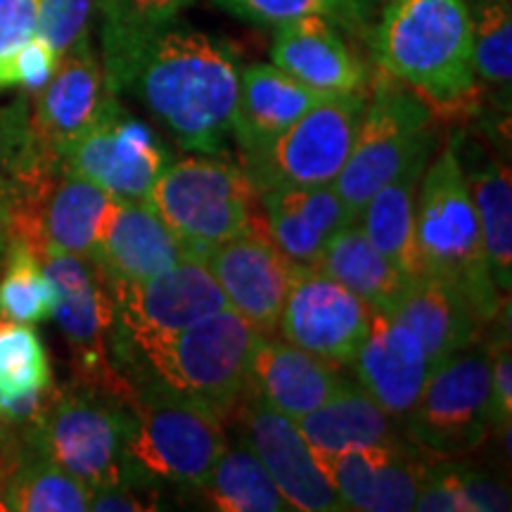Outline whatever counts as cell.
Returning <instances> with one entry per match:
<instances>
[{"instance_id": "6da1fadb", "label": "cell", "mask_w": 512, "mask_h": 512, "mask_svg": "<svg viewBox=\"0 0 512 512\" xmlns=\"http://www.w3.org/2000/svg\"><path fill=\"white\" fill-rule=\"evenodd\" d=\"M240 72V55L228 41L171 24L140 53L126 93L183 150L219 155L233 131Z\"/></svg>"}, {"instance_id": "7a4b0ae2", "label": "cell", "mask_w": 512, "mask_h": 512, "mask_svg": "<svg viewBox=\"0 0 512 512\" xmlns=\"http://www.w3.org/2000/svg\"><path fill=\"white\" fill-rule=\"evenodd\" d=\"M15 432L91 491L105 486L150 489L157 482L131 453L136 415L128 403L91 384L53 387L34 418Z\"/></svg>"}, {"instance_id": "3957f363", "label": "cell", "mask_w": 512, "mask_h": 512, "mask_svg": "<svg viewBox=\"0 0 512 512\" xmlns=\"http://www.w3.org/2000/svg\"><path fill=\"white\" fill-rule=\"evenodd\" d=\"M377 67L434 105L477 91L475 34L467 0H389L373 31Z\"/></svg>"}, {"instance_id": "277c9868", "label": "cell", "mask_w": 512, "mask_h": 512, "mask_svg": "<svg viewBox=\"0 0 512 512\" xmlns=\"http://www.w3.org/2000/svg\"><path fill=\"white\" fill-rule=\"evenodd\" d=\"M112 366L136 415L131 441L136 463L162 482L202 489L228 444L219 415L159 380L138 358H114Z\"/></svg>"}, {"instance_id": "5b68a950", "label": "cell", "mask_w": 512, "mask_h": 512, "mask_svg": "<svg viewBox=\"0 0 512 512\" xmlns=\"http://www.w3.org/2000/svg\"><path fill=\"white\" fill-rule=\"evenodd\" d=\"M418 278L446 280L470 299L482 323L501 311V292L491 278L482 228L456 143L422 174L415 200Z\"/></svg>"}, {"instance_id": "8992f818", "label": "cell", "mask_w": 512, "mask_h": 512, "mask_svg": "<svg viewBox=\"0 0 512 512\" xmlns=\"http://www.w3.org/2000/svg\"><path fill=\"white\" fill-rule=\"evenodd\" d=\"M259 332L240 313L223 309L176 335L143 344L112 337L110 356H133L159 380L209 406L219 418L240 406Z\"/></svg>"}, {"instance_id": "52a82bcc", "label": "cell", "mask_w": 512, "mask_h": 512, "mask_svg": "<svg viewBox=\"0 0 512 512\" xmlns=\"http://www.w3.org/2000/svg\"><path fill=\"white\" fill-rule=\"evenodd\" d=\"M192 256L254 228L256 190L240 164L188 157L169 164L150 200Z\"/></svg>"}, {"instance_id": "ba28073f", "label": "cell", "mask_w": 512, "mask_h": 512, "mask_svg": "<svg viewBox=\"0 0 512 512\" xmlns=\"http://www.w3.org/2000/svg\"><path fill=\"white\" fill-rule=\"evenodd\" d=\"M430 124L425 100L403 91L389 74L377 76L347 162L332 183L351 221H358L370 197L418 152L434 147Z\"/></svg>"}, {"instance_id": "9c48e42d", "label": "cell", "mask_w": 512, "mask_h": 512, "mask_svg": "<svg viewBox=\"0 0 512 512\" xmlns=\"http://www.w3.org/2000/svg\"><path fill=\"white\" fill-rule=\"evenodd\" d=\"M368 93H335L313 105L259 155L242 157L256 195L268 188H320L337 181L354 145Z\"/></svg>"}, {"instance_id": "30bf717a", "label": "cell", "mask_w": 512, "mask_h": 512, "mask_svg": "<svg viewBox=\"0 0 512 512\" xmlns=\"http://www.w3.org/2000/svg\"><path fill=\"white\" fill-rule=\"evenodd\" d=\"M489 347H465L432 368L408 413V432L425 451L456 458L482 446L491 430Z\"/></svg>"}, {"instance_id": "8fae6325", "label": "cell", "mask_w": 512, "mask_h": 512, "mask_svg": "<svg viewBox=\"0 0 512 512\" xmlns=\"http://www.w3.org/2000/svg\"><path fill=\"white\" fill-rule=\"evenodd\" d=\"M57 290L53 318L62 328L74 358L76 382L91 384L124 399L126 387L112 366L110 344L114 328V292L110 280L83 256L38 252Z\"/></svg>"}, {"instance_id": "7c38bea8", "label": "cell", "mask_w": 512, "mask_h": 512, "mask_svg": "<svg viewBox=\"0 0 512 512\" xmlns=\"http://www.w3.org/2000/svg\"><path fill=\"white\" fill-rule=\"evenodd\" d=\"M171 164L166 145L150 126L110 100L100 119L60 159V169L91 181L121 202H147Z\"/></svg>"}, {"instance_id": "4fadbf2b", "label": "cell", "mask_w": 512, "mask_h": 512, "mask_svg": "<svg viewBox=\"0 0 512 512\" xmlns=\"http://www.w3.org/2000/svg\"><path fill=\"white\" fill-rule=\"evenodd\" d=\"M112 337L143 344L176 335L228 309L221 285L200 256L185 254L174 266L131 285H112Z\"/></svg>"}, {"instance_id": "5bb4252c", "label": "cell", "mask_w": 512, "mask_h": 512, "mask_svg": "<svg viewBox=\"0 0 512 512\" xmlns=\"http://www.w3.org/2000/svg\"><path fill=\"white\" fill-rule=\"evenodd\" d=\"M373 309L318 268H299L287 292L278 328L285 342L309 354L351 366L366 339Z\"/></svg>"}, {"instance_id": "9a60e30c", "label": "cell", "mask_w": 512, "mask_h": 512, "mask_svg": "<svg viewBox=\"0 0 512 512\" xmlns=\"http://www.w3.org/2000/svg\"><path fill=\"white\" fill-rule=\"evenodd\" d=\"M114 197L86 178L57 169L27 207L12 214V238L34 252L53 249L93 261Z\"/></svg>"}, {"instance_id": "2e32d148", "label": "cell", "mask_w": 512, "mask_h": 512, "mask_svg": "<svg viewBox=\"0 0 512 512\" xmlns=\"http://www.w3.org/2000/svg\"><path fill=\"white\" fill-rule=\"evenodd\" d=\"M242 437L264 463L278 491L299 512H339L344 508L335 486L320 470L297 422L268 406L259 396L240 401Z\"/></svg>"}, {"instance_id": "e0dca14e", "label": "cell", "mask_w": 512, "mask_h": 512, "mask_svg": "<svg viewBox=\"0 0 512 512\" xmlns=\"http://www.w3.org/2000/svg\"><path fill=\"white\" fill-rule=\"evenodd\" d=\"M117 93L107 86L100 57L83 38L69 48L29 107L31 128L43 152L60 166L64 152L91 128Z\"/></svg>"}, {"instance_id": "ac0fdd59", "label": "cell", "mask_w": 512, "mask_h": 512, "mask_svg": "<svg viewBox=\"0 0 512 512\" xmlns=\"http://www.w3.org/2000/svg\"><path fill=\"white\" fill-rule=\"evenodd\" d=\"M202 259L226 294L228 309L240 313L264 335L278 328L297 268L266 235L252 228L209 247Z\"/></svg>"}, {"instance_id": "d6986e66", "label": "cell", "mask_w": 512, "mask_h": 512, "mask_svg": "<svg viewBox=\"0 0 512 512\" xmlns=\"http://www.w3.org/2000/svg\"><path fill=\"white\" fill-rule=\"evenodd\" d=\"M354 223L332 185L268 188L256 195L254 228L297 268H316L320 254L344 226Z\"/></svg>"}, {"instance_id": "ffe728a7", "label": "cell", "mask_w": 512, "mask_h": 512, "mask_svg": "<svg viewBox=\"0 0 512 512\" xmlns=\"http://www.w3.org/2000/svg\"><path fill=\"white\" fill-rule=\"evenodd\" d=\"M351 366L358 387L392 418H408L432 373L430 356L418 335L380 311L370 316L366 339Z\"/></svg>"}, {"instance_id": "44dd1931", "label": "cell", "mask_w": 512, "mask_h": 512, "mask_svg": "<svg viewBox=\"0 0 512 512\" xmlns=\"http://www.w3.org/2000/svg\"><path fill=\"white\" fill-rule=\"evenodd\" d=\"M316 460L344 508L361 512L413 510L430 470L401 446H361Z\"/></svg>"}, {"instance_id": "7402d4cb", "label": "cell", "mask_w": 512, "mask_h": 512, "mask_svg": "<svg viewBox=\"0 0 512 512\" xmlns=\"http://www.w3.org/2000/svg\"><path fill=\"white\" fill-rule=\"evenodd\" d=\"M188 254L150 202L114 200L93 264L110 285H131L166 271Z\"/></svg>"}, {"instance_id": "603a6c76", "label": "cell", "mask_w": 512, "mask_h": 512, "mask_svg": "<svg viewBox=\"0 0 512 512\" xmlns=\"http://www.w3.org/2000/svg\"><path fill=\"white\" fill-rule=\"evenodd\" d=\"M347 384L337 363L313 356L285 339L268 335L256 339L247 394L259 396L287 418H304Z\"/></svg>"}, {"instance_id": "cb8c5ba5", "label": "cell", "mask_w": 512, "mask_h": 512, "mask_svg": "<svg viewBox=\"0 0 512 512\" xmlns=\"http://www.w3.org/2000/svg\"><path fill=\"white\" fill-rule=\"evenodd\" d=\"M275 29L271 60L292 79L323 93H368L366 64L330 19L304 15Z\"/></svg>"}, {"instance_id": "d4e9b609", "label": "cell", "mask_w": 512, "mask_h": 512, "mask_svg": "<svg viewBox=\"0 0 512 512\" xmlns=\"http://www.w3.org/2000/svg\"><path fill=\"white\" fill-rule=\"evenodd\" d=\"M328 95L335 93L304 86L275 64H249L242 69L230 131L238 140L242 157L266 150L294 121Z\"/></svg>"}, {"instance_id": "484cf974", "label": "cell", "mask_w": 512, "mask_h": 512, "mask_svg": "<svg viewBox=\"0 0 512 512\" xmlns=\"http://www.w3.org/2000/svg\"><path fill=\"white\" fill-rule=\"evenodd\" d=\"M389 316L418 335L432 368L475 344L482 325L470 299L456 285L427 275L408 280Z\"/></svg>"}, {"instance_id": "4316f807", "label": "cell", "mask_w": 512, "mask_h": 512, "mask_svg": "<svg viewBox=\"0 0 512 512\" xmlns=\"http://www.w3.org/2000/svg\"><path fill=\"white\" fill-rule=\"evenodd\" d=\"M190 3L192 0H95L100 12V62L114 93L126 91L147 43L171 27Z\"/></svg>"}, {"instance_id": "83f0119b", "label": "cell", "mask_w": 512, "mask_h": 512, "mask_svg": "<svg viewBox=\"0 0 512 512\" xmlns=\"http://www.w3.org/2000/svg\"><path fill=\"white\" fill-rule=\"evenodd\" d=\"M432 147L422 150L370 197L366 209L358 216V226L370 245L384 259L392 261L408 280L418 278V259H415V200L425 174Z\"/></svg>"}, {"instance_id": "f1b7e54d", "label": "cell", "mask_w": 512, "mask_h": 512, "mask_svg": "<svg viewBox=\"0 0 512 512\" xmlns=\"http://www.w3.org/2000/svg\"><path fill=\"white\" fill-rule=\"evenodd\" d=\"M294 422L313 456H330L361 446H399L392 415L351 382L316 411Z\"/></svg>"}, {"instance_id": "f546056e", "label": "cell", "mask_w": 512, "mask_h": 512, "mask_svg": "<svg viewBox=\"0 0 512 512\" xmlns=\"http://www.w3.org/2000/svg\"><path fill=\"white\" fill-rule=\"evenodd\" d=\"M53 389L48 351L27 323L0 318V418L12 430L34 418Z\"/></svg>"}, {"instance_id": "4dcf8cb0", "label": "cell", "mask_w": 512, "mask_h": 512, "mask_svg": "<svg viewBox=\"0 0 512 512\" xmlns=\"http://www.w3.org/2000/svg\"><path fill=\"white\" fill-rule=\"evenodd\" d=\"M316 268L380 313L392 311L408 285L406 275L370 245L358 221L330 240Z\"/></svg>"}, {"instance_id": "1f68e13d", "label": "cell", "mask_w": 512, "mask_h": 512, "mask_svg": "<svg viewBox=\"0 0 512 512\" xmlns=\"http://www.w3.org/2000/svg\"><path fill=\"white\" fill-rule=\"evenodd\" d=\"M0 496L12 512H86L91 505L86 484L22 439Z\"/></svg>"}, {"instance_id": "d6a6232c", "label": "cell", "mask_w": 512, "mask_h": 512, "mask_svg": "<svg viewBox=\"0 0 512 512\" xmlns=\"http://www.w3.org/2000/svg\"><path fill=\"white\" fill-rule=\"evenodd\" d=\"M57 169L34 136L29 102L0 107V204L12 214L27 207Z\"/></svg>"}, {"instance_id": "836d02e7", "label": "cell", "mask_w": 512, "mask_h": 512, "mask_svg": "<svg viewBox=\"0 0 512 512\" xmlns=\"http://www.w3.org/2000/svg\"><path fill=\"white\" fill-rule=\"evenodd\" d=\"M202 491L223 512L292 510L245 437L233 446L226 444Z\"/></svg>"}, {"instance_id": "e575fe53", "label": "cell", "mask_w": 512, "mask_h": 512, "mask_svg": "<svg viewBox=\"0 0 512 512\" xmlns=\"http://www.w3.org/2000/svg\"><path fill=\"white\" fill-rule=\"evenodd\" d=\"M467 188L482 228L491 278L498 292L508 294L512 287V183L508 164L477 166L467 178Z\"/></svg>"}, {"instance_id": "d590c367", "label": "cell", "mask_w": 512, "mask_h": 512, "mask_svg": "<svg viewBox=\"0 0 512 512\" xmlns=\"http://www.w3.org/2000/svg\"><path fill=\"white\" fill-rule=\"evenodd\" d=\"M55 306L57 290L34 247L22 238H10L0 278V318L34 325L53 318Z\"/></svg>"}, {"instance_id": "8d00e7d4", "label": "cell", "mask_w": 512, "mask_h": 512, "mask_svg": "<svg viewBox=\"0 0 512 512\" xmlns=\"http://www.w3.org/2000/svg\"><path fill=\"white\" fill-rule=\"evenodd\" d=\"M467 8L475 34V72L486 88L510 95L512 19L508 0H472Z\"/></svg>"}, {"instance_id": "74e56055", "label": "cell", "mask_w": 512, "mask_h": 512, "mask_svg": "<svg viewBox=\"0 0 512 512\" xmlns=\"http://www.w3.org/2000/svg\"><path fill=\"white\" fill-rule=\"evenodd\" d=\"M230 15L261 27H280L304 15H320L335 27L361 31L373 10L363 0H214Z\"/></svg>"}, {"instance_id": "f35d334b", "label": "cell", "mask_w": 512, "mask_h": 512, "mask_svg": "<svg viewBox=\"0 0 512 512\" xmlns=\"http://www.w3.org/2000/svg\"><path fill=\"white\" fill-rule=\"evenodd\" d=\"M95 0H38L36 36L46 41L57 57L88 38Z\"/></svg>"}, {"instance_id": "ab89813d", "label": "cell", "mask_w": 512, "mask_h": 512, "mask_svg": "<svg viewBox=\"0 0 512 512\" xmlns=\"http://www.w3.org/2000/svg\"><path fill=\"white\" fill-rule=\"evenodd\" d=\"M57 60L60 57L53 53V48L34 36L15 53L0 60V91H8V88L38 91L53 76Z\"/></svg>"}, {"instance_id": "60d3db41", "label": "cell", "mask_w": 512, "mask_h": 512, "mask_svg": "<svg viewBox=\"0 0 512 512\" xmlns=\"http://www.w3.org/2000/svg\"><path fill=\"white\" fill-rule=\"evenodd\" d=\"M491 356V399L489 418L491 427L498 432H510L512 422V358H510V332L496 339L489 347Z\"/></svg>"}, {"instance_id": "b9f144b4", "label": "cell", "mask_w": 512, "mask_h": 512, "mask_svg": "<svg viewBox=\"0 0 512 512\" xmlns=\"http://www.w3.org/2000/svg\"><path fill=\"white\" fill-rule=\"evenodd\" d=\"M38 0H0V60L36 36Z\"/></svg>"}, {"instance_id": "7bdbcfd3", "label": "cell", "mask_w": 512, "mask_h": 512, "mask_svg": "<svg viewBox=\"0 0 512 512\" xmlns=\"http://www.w3.org/2000/svg\"><path fill=\"white\" fill-rule=\"evenodd\" d=\"M453 470H456V479H458L460 491H463L467 510L470 512H494V510L510 508L508 491H505L501 484H496L494 479L479 475V472L458 470V467H453Z\"/></svg>"}, {"instance_id": "ee69618b", "label": "cell", "mask_w": 512, "mask_h": 512, "mask_svg": "<svg viewBox=\"0 0 512 512\" xmlns=\"http://www.w3.org/2000/svg\"><path fill=\"white\" fill-rule=\"evenodd\" d=\"M155 498L138 494L136 486H105V489L91 491V505L88 510L95 512H143L157 510Z\"/></svg>"}, {"instance_id": "f6af8a7d", "label": "cell", "mask_w": 512, "mask_h": 512, "mask_svg": "<svg viewBox=\"0 0 512 512\" xmlns=\"http://www.w3.org/2000/svg\"><path fill=\"white\" fill-rule=\"evenodd\" d=\"M19 448V437L17 432L12 430L10 425H5L3 418H0V458L3 460H15Z\"/></svg>"}, {"instance_id": "bcb514c9", "label": "cell", "mask_w": 512, "mask_h": 512, "mask_svg": "<svg viewBox=\"0 0 512 512\" xmlns=\"http://www.w3.org/2000/svg\"><path fill=\"white\" fill-rule=\"evenodd\" d=\"M12 238V211L0 204V254H5V247Z\"/></svg>"}, {"instance_id": "7dc6e473", "label": "cell", "mask_w": 512, "mask_h": 512, "mask_svg": "<svg viewBox=\"0 0 512 512\" xmlns=\"http://www.w3.org/2000/svg\"><path fill=\"white\" fill-rule=\"evenodd\" d=\"M12 463L10 460H3L0 458V494H3V484H5V477H8ZM0 512H5V505H3V496H0Z\"/></svg>"}, {"instance_id": "c3c4849f", "label": "cell", "mask_w": 512, "mask_h": 512, "mask_svg": "<svg viewBox=\"0 0 512 512\" xmlns=\"http://www.w3.org/2000/svg\"><path fill=\"white\" fill-rule=\"evenodd\" d=\"M363 3H366V5H368V8H370V10H373V5L377 3V0H363Z\"/></svg>"}]
</instances>
